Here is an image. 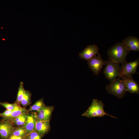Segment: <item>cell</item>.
<instances>
[{
  "label": "cell",
  "instance_id": "obj_1",
  "mask_svg": "<svg viewBox=\"0 0 139 139\" xmlns=\"http://www.w3.org/2000/svg\"><path fill=\"white\" fill-rule=\"evenodd\" d=\"M130 51L122 42H118L112 46L107 51L108 58L121 64L127 63L126 58Z\"/></svg>",
  "mask_w": 139,
  "mask_h": 139
},
{
  "label": "cell",
  "instance_id": "obj_2",
  "mask_svg": "<svg viewBox=\"0 0 139 139\" xmlns=\"http://www.w3.org/2000/svg\"><path fill=\"white\" fill-rule=\"evenodd\" d=\"M104 105L101 100L96 99H93L91 104L88 109L82 115L88 118L94 117H102L107 115L114 118L115 117L107 114L104 110Z\"/></svg>",
  "mask_w": 139,
  "mask_h": 139
},
{
  "label": "cell",
  "instance_id": "obj_3",
  "mask_svg": "<svg viewBox=\"0 0 139 139\" xmlns=\"http://www.w3.org/2000/svg\"><path fill=\"white\" fill-rule=\"evenodd\" d=\"M106 89L108 93L119 99L124 97L127 92L122 80L119 77L107 84Z\"/></svg>",
  "mask_w": 139,
  "mask_h": 139
},
{
  "label": "cell",
  "instance_id": "obj_4",
  "mask_svg": "<svg viewBox=\"0 0 139 139\" xmlns=\"http://www.w3.org/2000/svg\"><path fill=\"white\" fill-rule=\"evenodd\" d=\"M103 73L105 77L111 82L118 77L120 66L119 64L108 58Z\"/></svg>",
  "mask_w": 139,
  "mask_h": 139
},
{
  "label": "cell",
  "instance_id": "obj_5",
  "mask_svg": "<svg viewBox=\"0 0 139 139\" xmlns=\"http://www.w3.org/2000/svg\"><path fill=\"white\" fill-rule=\"evenodd\" d=\"M139 64L138 58L133 62H127L122 64L120 66L118 77L123 79L132 76L136 72Z\"/></svg>",
  "mask_w": 139,
  "mask_h": 139
},
{
  "label": "cell",
  "instance_id": "obj_6",
  "mask_svg": "<svg viewBox=\"0 0 139 139\" xmlns=\"http://www.w3.org/2000/svg\"><path fill=\"white\" fill-rule=\"evenodd\" d=\"M106 61L104 60L100 55H95L88 60V64L93 73L98 76L104 65H106Z\"/></svg>",
  "mask_w": 139,
  "mask_h": 139
},
{
  "label": "cell",
  "instance_id": "obj_7",
  "mask_svg": "<svg viewBox=\"0 0 139 139\" xmlns=\"http://www.w3.org/2000/svg\"><path fill=\"white\" fill-rule=\"evenodd\" d=\"M13 125L10 121L4 119L0 122V138L8 139L12 135Z\"/></svg>",
  "mask_w": 139,
  "mask_h": 139
},
{
  "label": "cell",
  "instance_id": "obj_8",
  "mask_svg": "<svg viewBox=\"0 0 139 139\" xmlns=\"http://www.w3.org/2000/svg\"><path fill=\"white\" fill-rule=\"evenodd\" d=\"M99 48L95 45H91L87 46L82 52L79 54V57L84 60H88L94 56L100 55Z\"/></svg>",
  "mask_w": 139,
  "mask_h": 139
},
{
  "label": "cell",
  "instance_id": "obj_9",
  "mask_svg": "<svg viewBox=\"0 0 139 139\" xmlns=\"http://www.w3.org/2000/svg\"><path fill=\"white\" fill-rule=\"evenodd\" d=\"M125 86L126 91L131 94H139V85L131 76L122 79Z\"/></svg>",
  "mask_w": 139,
  "mask_h": 139
},
{
  "label": "cell",
  "instance_id": "obj_10",
  "mask_svg": "<svg viewBox=\"0 0 139 139\" xmlns=\"http://www.w3.org/2000/svg\"><path fill=\"white\" fill-rule=\"evenodd\" d=\"M50 129V120L36 119L35 130L42 136L47 133Z\"/></svg>",
  "mask_w": 139,
  "mask_h": 139
},
{
  "label": "cell",
  "instance_id": "obj_11",
  "mask_svg": "<svg viewBox=\"0 0 139 139\" xmlns=\"http://www.w3.org/2000/svg\"><path fill=\"white\" fill-rule=\"evenodd\" d=\"M53 106H45L38 112L34 115L37 119L41 120H50L54 109Z\"/></svg>",
  "mask_w": 139,
  "mask_h": 139
},
{
  "label": "cell",
  "instance_id": "obj_12",
  "mask_svg": "<svg viewBox=\"0 0 139 139\" xmlns=\"http://www.w3.org/2000/svg\"><path fill=\"white\" fill-rule=\"evenodd\" d=\"M122 43L130 51H139V40L136 37L129 36L123 40Z\"/></svg>",
  "mask_w": 139,
  "mask_h": 139
},
{
  "label": "cell",
  "instance_id": "obj_13",
  "mask_svg": "<svg viewBox=\"0 0 139 139\" xmlns=\"http://www.w3.org/2000/svg\"><path fill=\"white\" fill-rule=\"evenodd\" d=\"M36 119L34 115H30L28 114L27 120L23 126L27 135L35 130Z\"/></svg>",
  "mask_w": 139,
  "mask_h": 139
},
{
  "label": "cell",
  "instance_id": "obj_14",
  "mask_svg": "<svg viewBox=\"0 0 139 139\" xmlns=\"http://www.w3.org/2000/svg\"><path fill=\"white\" fill-rule=\"evenodd\" d=\"M28 110L25 108L21 107L20 105H18L16 108L13 111L10 115L5 119L11 122L12 120L21 114L28 113Z\"/></svg>",
  "mask_w": 139,
  "mask_h": 139
},
{
  "label": "cell",
  "instance_id": "obj_15",
  "mask_svg": "<svg viewBox=\"0 0 139 139\" xmlns=\"http://www.w3.org/2000/svg\"><path fill=\"white\" fill-rule=\"evenodd\" d=\"M28 114V113L22 114L15 118L11 122L13 125L17 126H23L27 120Z\"/></svg>",
  "mask_w": 139,
  "mask_h": 139
},
{
  "label": "cell",
  "instance_id": "obj_16",
  "mask_svg": "<svg viewBox=\"0 0 139 139\" xmlns=\"http://www.w3.org/2000/svg\"><path fill=\"white\" fill-rule=\"evenodd\" d=\"M45 106L43 98H41L37 101L28 110V111H35L38 112Z\"/></svg>",
  "mask_w": 139,
  "mask_h": 139
},
{
  "label": "cell",
  "instance_id": "obj_17",
  "mask_svg": "<svg viewBox=\"0 0 139 139\" xmlns=\"http://www.w3.org/2000/svg\"><path fill=\"white\" fill-rule=\"evenodd\" d=\"M27 135L23 126H17L13 127L11 135L25 137Z\"/></svg>",
  "mask_w": 139,
  "mask_h": 139
},
{
  "label": "cell",
  "instance_id": "obj_18",
  "mask_svg": "<svg viewBox=\"0 0 139 139\" xmlns=\"http://www.w3.org/2000/svg\"><path fill=\"white\" fill-rule=\"evenodd\" d=\"M31 93L29 91L25 90L20 104L23 106H26L30 105L31 103Z\"/></svg>",
  "mask_w": 139,
  "mask_h": 139
},
{
  "label": "cell",
  "instance_id": "obj_19",
  "mask_svg": "<svg viewBox=\"0 0 139 139\" xmlns=\"http://www.w3.org/2000/svg\"><path fill=\"white\" fill-rule=\"evenodd\" d=\"M25 91L23 87V83L21 82L20 83L16 101V102L19 105L24 94Z\"/></svg>",
  "mask_w": 139,
  "mask_h": 139
},
{
  "label": "cell",
  "instance_id": "obj_20",
  "mask_svg": "<svg viewBox=\"0 0 139 139\" xmlns=\"http://www.w3.org/2000/svg\"><path fill=\"white\" fill-rule=\"evenodd\" d=\"M0 105L4 107L7 110L13 111L19 105L16 102L14 103H10L7 102H1Z\"/></svg>",
  "mask_w": 139,
  "mask_h": 139
},
{
  "label": "cell",
  "instance_id": "obj_21",
  "mask_svg": "<svg viewBox=\"0 0 139 139\" xmlns=\"http://www.w3.org/2000/svg\"><path fill=\"white\" fill-rule=\"evenodd\" d=\"M42 136L37 131L34 130L27 134L24 139H41Z\"/></svg>",
  "mask_w": 139,
  "mask_h": 139
},
{
  "label": "cell",
  "instance_id": "obj_22",
  "mask_svg": "<svg viewBox=\"0 0 139 139\" xmlns=\"http://www.w3.org/2000/svg\"><path fill=\"white\" fill-rule=\"evenodd\" d=\"M13 111L7 110L3 112L0 113V116L5 119L9 117Z\"/></svg>",
  "mask_w": 139,
  "mask_h": 139
},
{
  "label": "cell",
  "instance_id": "obj_23",
  "mask_svg": "<svg viewBox=\"0 0 139 139\" xmlns=\"http://www.w3.org/2000/svg\"><path fill=\"white\" fill-rule=\"evenodd\" d=\"M24 137L11 135L8 139H24Z\"/></svg>",
  "mask_w": 139,
  "mask_h": 139
}]
</instances>
